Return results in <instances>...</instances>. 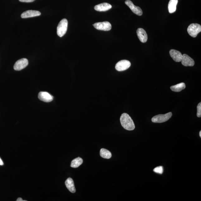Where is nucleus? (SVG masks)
<instances>
[{
    "label": "nucleus",
    "instance_id": "nucleus-20",
    "mask_svg": "<svg viewBox=\"0 0 201 201\" xmlns=\"http://www.w3.org/2000/svg\"><path fill=\"white\" fill-rule=\"evenodd\" d=\"M154 171L156 173L162 174L164 171L163 167L162 166H158L155 168Z\"/></svg>",
    "mask_w": 201,
    "mask_h": 201
},
{
    "label": "nucleus",
    "instance_id": "nucleus-14",
    "mask_svg": "<svg viewBox=\"0 0 201 201\" xmlns=\"http://www.w3.org/2000/svg\"><path fill=\"white\" fill-rule=\"evenodd\" d=\"M112 6L110 4L107 3H103L99 4L96 5L94 7V9L96 11L103 12L106 11L112 8Z\"/></svg>",
    "mask_w": 201,
    "mask_h": 201
},
{
    "label": "nucleus",
    "instance_id": "nucleus-3",
    "mask_svg": "<svg viewBox=\"0 0 201 201\" xmlns=\"http://www.w3.org/2000/svg\"><path fill=\"white\" fill-rule=\"evenodd\" d=\"M187 31L191 37H196L201 31V26L198 24H191L188 27Z\"/></svg>",
    "mask_w": 201,
    "mask_h": 201
},
{
    "label": "nucleus",
    "instance_id": "nucleus-13",
    "mask_svg": "<svg viewBox=\"0 0 201 201\" xmlns=\"http://www.w3.org/2000/svg\"><path fill=\"white\" fill-rule=\"evenodd\" d=\"M137 34L140 41L143 43H146L147 40L146 31L142 28H139L137 30Z\"/></svg>",
    "mask_w": 201,
    "mask_h": 201
},
{
    "label": "nucleus",
    "instance_id": "nucleus-11",
    "mask_svg": "<svg viewBox=\"0 0 201 201\" xmlns=\"http://www.w3.org/2000/svg\"><path fill=\"white\" fill-rule=\"evenodd\" d=\"M170 54L173 60L176 62H181L183 58V55L179 51L172 49L170 51Z\"/></svg>",
    "mask_w": 201,
    "mask_h": 201
},
{
    "label": "nucleus",
    "instance_id": "nucleus-6",
    "mask_svg": "<svg viewBox=\"0 0 201 201\" xmlns=\"http://www.w3.org/2000/svg\"><path fill=\"white\" fill-rule=\"evenodd\" d=\"M131 66V63L127 60H122L116 64L115 68L118 71H122L129 69Z\"/></svg>",
    "mask_w": 201,
    "mask_h": 201
},
{
    "label": "nucleus",
    "instance_id": "nucleus-9",
    "mask_svg": "<svg viewBox=\"0 0 201 201\" xmlns=\"http://www.w3.org/2000/svg\"><path fill=\"white\" fill-rule=\"evenodd\" d=\"M38 97L40 100L46 103L51 102L53 99L52 96L46 92H40L38 95Z\"/></svg>",
    "mask_w": 201,
    "mask_h": 201
},
{
    "label": "nucleus",
    "instance_id": "nucleus-21",
    "mask_svg": "<svg viewBox=\"0 0 201 201\" xmlns=\"http://www.w3.org/2000/svg\"><path fill=\"white\" fill-rule=\"evenodd\" d=\"M197 116L198 117H201V103L200 102L197 106Z\"/></svg>",
    "mask_w": 201,
    "mask_h": 201
},
{
    "label": "nucleus",
    "instance_id": "nucleus-25",
    "mask_svg": "<svg viewBox=\"0 0 201 201\" xmlns=\"http://www.w3.org/2000/svg\"><path fill=\"white\" fill-rule=\"evenodd\" d=\"M199 135L200 136V137H201V131L200 132Z\"/></svg>",
    "mask_w": 201,
    "mask_h": 201
},
{
    "label": "nucleus",
    "instance_id": "nucleus-10",
    "mask_svg": "<svg viewBox=\"0 0 201 201\" xmlns=\"http://www.w3.org/2000/svg\"><path fill=\"white\" fill-rule=\"evenodd\" d=\"M181 62L182 64L185 66H193L195 64L194 60L185 54L183 55V58Z\"/></svg>",
    "mask_w": 201,
    "mask_h": 201
},
{
    "label": "nucleus",
    "instance_id": "nucleus-7",
    "mask_svg": "<svg viewBox=\"0 0 201 201\" xmlns=\"http://www.w3.org/2000/svg\"><path fill=\"white\" fill-rule=\"evenodd\" d=\"M28 64V61L26 58H22L20 59L15 63L14 66V69L16 70H21L27 66Z\"/></svg>",
    "mask_w": 201,
    "mask_h": 201
},
{
    "label": "nucleus",
    "instance_id": "nucleus-23",
    "mask_svg": "<svg viewBox=\"0 0 201 201\" xmlns=\"http://www.w3.org/2000/svg\"><path fill=\"white\" fill-rule=\"evenodd\" d=\"M3 162L1 158H0V165H3Z\"/></svg>",
    "mask_w": 201,
    "mask_h": 201
},
{
    "label": "nucleus",
    "instance_id": "nucleus-15",
    "mask_svg": "<svg viewBox=\"0 0 201 201\" xmlns=\"http://www.w3.org/2000/svg\"><path fill=\"white\" fill-rule=\"evenodd\" d=\"M65 185L67 189L70 192L74 193L76 192V189L74 187L73 180L71 178H69L65 181Z\"/></svg>",
    "mask_w": 201,
    "mask_h": 201
},
{
    "label": "nucleus",
    "instance_id": "nucleus-24",
    "mask_svg": "<svg viewBox=\"0 0 201 201\" xmlns=\"http://www.w3.org/2000/svg\"><path fill=\"white\" fill-rule=\"evenodd\" d=\"M17 201H24V200H23L22 198H20L17 199Z\"/></svg>",
    "mask_w": 201,
    "mask_h": 201
},
{
    "label": "nucleus",
    "instance_id": "nucleus-5",
    "mask_svg": "<svg viewBox=\"0 0 201 201\" xmlns=\"http://www.w3.org/2000/svg\"><path fill=\"white\" fill-rule=\"evenodd\" d=\"M93 26L98 30L104 31H108L112 28V25L108 22L96 23L93 24Z\"/></svg>",
    "mask_w": 201,
    "mask_h": 201
},
{
    "label": "nucleus",
    "instance_id": "nucleus-4",
    "mask_svg": "<svg viewBox=\"0 0 201 201\" xmlns=\"http://www.w3.org/2000/svg\"><path fill=\"white\" fill-rule=\"evenodd\" d=\"M172 115L173 114L171 112L164 114H159L154 116L152 118V121L155 123H162L169 120L171 118Z\"/></svg>",
    "mask_w": 201,
    "mask_h": 201
},
{
    "label": "nucleus",
    "instance_id": "nucleus-2",
    "mask_svg": "<svg viewBox=\"0 0 201 201\" xmlns=\"http://www.w3.org/2000/svg\"><path fill=\"white\" fill-rule=\"evenodd\" d=\"M68 22L66 19H63L58 24L57 27V34L60 37H62L66 33L68 29Z\"/></svg>",
    "mask_w": 201,
    "mask_h": 201
},
{
    "label": "nucleus",
    "instance_id": "nucleus-22",
    "mask_svg": "<svg viewBox=\"0 0 201 201\" xmlns=\"http://www.w3.org/2000/svg\"><path fill=\"white\" fill-rule=\"evenodd\" d=\"M35 0H19V1L23 2H32Z\"/></svg>",
    "mask_w": 201,
    "mask_h": 201
},
{
    "label": "nucleus",
    "instance_id": "nucleus-17",
    "mask_svg": "<svg viewBox=\"0 0 201 201\" xmlns=\"http://www.w3.org/2000/svg\"><path fill=\"white\" fill-rule=\"evenodd\" d=\"M185 88V84L183 82H182L175 85L171 86L170 89L172 91L176 92H180L182 90L184 89Z\"/></svg>",
    "mask_w": 201,
    "mask_h": 201
},
{
    "label": "nucleus",
    "instance_id": "nucleus-18",
    "mask_svg": "<svg viewBox=\"0 0 201 201\" xmlns=\"http://www.w3.org/2000/svg\"><path fill=\"white\" fill-rule=\"evenodd\" d=\"M83 160L81 158L78 157L74 159L71 162V167L74 168H78L83 163Z\"/></svg>",
    "mask_w": 201,
    "mask_h": 201
},
{
    "label": "nucleus",
    "instance_id": "nucleus-19",
    "mask_svg": "<svg viewBox=\"0 0 201 201\" xmlns=\"http://www.w3.org/2000/svg\"><path fill=\"white\" fill-rule=\"evenodd\" d=\"M100 155L102 158L107 159L110 158L112 156V154H111L110 151L104 148H102L101 149Z\"/></svg>",
    "mask_w": 201,
    "mask_h": 201
},
{
    "label": "nucleus",
    "instance_id": "nucleus-1",
    "mask_svg": "<svg viewBox=\"0 0 201 201\" xmlns=\"http://www.w3.org/2000/svg\"><path fill=\"white\" fill-rule=\"evenodd\" d=\"M121 123L124 129L128 131H133L135 129V125L131 117L126 113L122 114L120 118Z\"/></svg>",
    "mask_w": 201,
    "mask_h": 201
},
{
    "label": "nucleus",
    "instance_id": "nucleus-16",
    "mask_svg": "<svg viewBox=\"0 0 201 201\" xmlns=\"http://www.w3.org/2000/svg\"><path fill=\"white\" fill-rule=\"evenodd\" d=\"M178 2V0H170L168 5L169 13H172L175 12Z\"/></svg>",
    "mask_w": 201,
    "mask_h": 201
},
{
    "label": "nucleus",
    "instance_id": "nucleus-12",
    "mask_svg": "<svg viewBox=\"0 0 201 201\" xmlns=\"http://www.w3.org/2000/svg\"><path fill=\"white\" fill-rule=\"evenodd\" d=\"M41 13L39 11L35 10H28L22 13L21 17L22 18H31L41 15Z\"/></svg>",
    "mask_w": 201,
    "mask_h": 201
},
{
    "label": "nucleus",
    "instance_id": "nucleus-8",
    "mask_svg": "<svg viewBox=\"0 0 201 201\" xmlns=\"http://www.w3.org/2000/svg\"><path fill=\"white\" fill-rule=\"evenodd\" d=\"M125 3L134 13L139 15V16H141L142 15V11L140 7L136 6L130 0H127L125 1Z\"/></svg>",
    "mask_w": 201,
    "mask_h": 201
}]
</instances>
